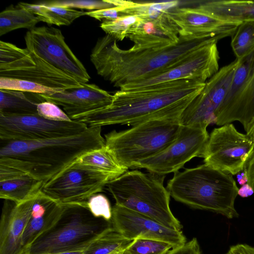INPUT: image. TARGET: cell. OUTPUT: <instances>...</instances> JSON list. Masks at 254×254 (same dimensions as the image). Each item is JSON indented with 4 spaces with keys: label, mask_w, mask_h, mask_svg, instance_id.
<instances>
[{
    "label": "cell",
    "mask_w": 254,
    "mask_h": 254,
    "mask_svg": "<svg viewBox=\"0 0 254 254\" xmlns=\"http://www.w3.org/2000/svg\"><path fill=\"white\" fill-rule=\"evenodd\" d=\"M205 83L183 79L135 90H119L109 106L71 119L88 127L115 124L132 126L160 119H180Z\"/></svg>",
    "instance_id": "cell-1"
},
{
    "label": "cell",
    "mask_w": 254,
    "mask_h": 254,
    "mask_svg": "<svg viewBox=\"0 0 254 254\" xmlns=\"http://www.w3.org/2000/svg\"><path fill=\"white\" fill-rule=\"evenodd\" d=\"M2 142L0 180L28 175L45 183L82 155L105 146L101 127L66 137Z\"/></svg>",
    "instance_id": "cell-2"
},
{
    "label": "cell",
    "mask_w": 254,
    "mask_h": 254,
    "mask_svg": "<svg viewBox=\"0 0 254 254\" xmlns=\"http://www.w3.org/2000/svg\"><path fill=\"white\" fill-rule=\"evenodd\" d=\"M175 45L160 49H121L117 40L106 34L98 39L90 54L97 73L114 87L157 74L196 49L218 37L181 36Z\"/></svg>",
    "instance_id": "cell-3"
},
{
    "label": "cell",
    "mask_w": 254,
    "mask_h": 254,
    "mask_svg": "<svg viewBox=\"0 0 254 254\" xmlns=\"http://www.w3.org/2000/svg\"><path fill=\"white\" fill-rule=\"evenodd\" d=\"M232 176L204 163L174 173L166 189L177 201L232 219L239 217L235 208L239 189Z\"/></svg>",
    "instance_id": "cell-4"
},
{
    "label": "cell",
    "mask_w": 254,
    "mask_h": 254,
    "mask_svg": "<svg viewBox=\"0 0 254 254\" xmlns=\"http://www.w3.org/2000/svg\"><path fill=\"white\" fill-rule=\"evenodd\" d=\"M165 176L137 170L127 171L106 185L116 204L147 216L174 229L183 226L170 207V195L163 185Z\"/></svg>",
    "instance_id": "cell-5"
},
{
    "label": "cell",
    "mask_w": 254,
    "mask_h": 254,
    "mask_svg": "<svg viewBox=\"0 0 254 254\" xmlns=\"http://www.w3.org/2000/svg\"><path fill=\"white\" fill-rule=\"evenodd\" d=\"M63 205L58 218L34 241L25 254L82 251L112 226L111 221L94 216L87 203Z\"/></svg>",
    "instance_id": "cell-6"
},
{
    "label": "cell",
    "mask_w": 254,
    "mask_h": 254,
    "mask_svg": "<svg viewBox=\"0 0 254 254\" xmlns=\"http://www.w3.org/2000/svg\"><path fill=\"white\" fill-rule=\"evenodd\" d=\"M181 126L178 119L147 121L128 129L105 134V146L121 165L134 168L140 162L170 145L177 137Z\"/></svg>",
    "instance_id": "cell-7"
},
{
    "label": "cell",
    "mask_w": 254,
    "mask_h": 254,
    "mask_svg": "<svg viewBox=\"0 0 254 254\" xmlns=\"http://www.w3.org/2000/svg\"><path fill=\"white\" fill-rule=\"evenodd\" d=\"M0 77L30 81L63 90L83 85L34 52L2 41H0Z\"/></svg>",
    "instance_id": "cell-8"
},
{
    "label": "cell",
    "mask_w": 254,
    "mask_h": 254,
    "mask_svg": "<svg viewBox=\"0 0 254 254\" xmlns=\"http://www.w3.org/2000/svg\"><path fill=\"white\" fill-rule=\"evenodd\" d=\"M111 180L106 174L72 163L45 183L41 191L61 204H83Z\"/></svg>",
    "instance_id": "cell-9"
},
{
    "label": "cell",
    "mask_w": 254,
    "mask_h": 254,
    "mask_svg": "<svg viewBox=\"0 0 254 254\" xmlns=\"http://www.w3.org/2000/svg\"><path fill=\"white\" fill-rule=\"evenodd\" d=\"M254 149V141L228 124L211 131L202 158L211 167L235 175L244 169Z\"/></svg>",
    "instance_id": "cell-10"
},
{
    "label": "cell",
    "mask_w": 254,
    "mask_h": 254,
    "mask_svg": "<svg viewBox=\"0 0 254 254\" xmlns=\"http://www.w3.org/2000/svg\"><path fill=\"white\" fill-rule=\"evenodd\" d=\"M218 40L196 49L161 72L153 76L128 83L120 90H135L159 83L183 79L205 83L219 70Z\"/></svg>",
    "instance_id": "cell-11"
},
{
    "label": "cell",
    "mask_w": 254,
    "mask_h": 254,
    "mask_svg": "<svg viewBox=\"0 0 254 254\" xmlns=\"http://www.w3.org/2000/svg\"><path fill=\"white\" fill-rule=\"evenodd\" d=\"M26 48L51 65L81 83L90 77L86 68L65 43L61 31L52 27H35L24 37Z\"/></svg>",
    "instance_id": "cell-12"
},
{
    "label": "cell",
    "mask_w": 254,
    "mask_h": 254,
    "mask_svg": "<svg viewBox=\"0 0 254 254\" xmlns=\"http://www.w3.org/2000/svg\"><path fill=\"white\" fill-rule=\"evenodd\" d=\"M88 127L80 122H58L46 119L38 114L10 115L0 113L1 141L35 140L72 136Z\"/></svg>",
    "instance_id": "cell-13"
},
{
    "label": "cell",
    "mask_w": 254,
    "mask_h": 254,
    "mask_svg": "<svg viewBox=\"0 0 254 254\" xmlns=\"http://www.w3.org/2000/svg\"><path fill=\"white\" fill-rule=\"evenodd\" d=\"M209 134L206 129L181 126L176 139L162 151L138 163L134 168L165 176L183 168L191 159L203 157Z\"/></svg>",
    "instance_id": "cell-14"
},
{
    "label": "cell",
    "mask_w": 254,
    "mask_h": 254,
    "mask_svg": "<svg viewBox=\"0 0 254 254\" xmlns=\"http://www.w3.org/2000/svg\"><path fill=\"white\" fill-rule=\"evenodd\" d=\"M236 59L222 67L206 82L203 89L180 118L182 126L206 129L215 124L216 113L228 92L239 64Z\"/></svg>",
    "instance_id": "cell-15"
},
{
    "label": "cell",
    "mask_w": 254,
    "mask_h": 254,
    "mask_svg": "<svg viewBox=\"0 0 254 254\" xmlns=\"http://www.w3.org/2000/svg\"><path fill=\"white\" fill-rule=\"evenodd\" d=\"M112 226L125 238L147 239L171 244L173 248L187 242L181 230L169 228L141 213L115 204L112 207Z\"/></svg>",
    "instance_id": "cell-16"
},
{
    "label": "cell",
    "mask_w": 254,
    "mask_h": 254,
    "mask_svg": "<svg viewBox=\"0 0 254 254\" xmlns=\"http://www.w3.org/2000/svg\"><path fill=\"white\" fill-rule=\"evenodd\" d=\"M169 15L179 28L181 36H232L241 23L221 20L197 7L177 6L169 10Z\"/></svg>",
    "instance_id": "cell-17"
},
{
    "label": "cell",
    "mask_w": 254,
    "mask_h": 254,
    "mask_svg": "<svg viewBox=\"0 0 254 254\" xmlns=\"http://www.w3.org/2000/svg\"><path fill=\"white\" fill-rule=\"evenodd\" d=\"M45 101L62 107L72 118L105 108L112 102L113 95L94 84L84 83L80 87L70 88L53 94H40Z\"/></svg>",
    "instance_id": "cell-18"
},
{
    "label": "cell",
    "mask_w": 254,
    "mask_h": 254,
    "mask_svg": "<svg viewBox=\"0 0 254 254\" xmlns=\"http://www.w3.org/2000/svg\"><path fill=\"white\" fill-rule=\"evenodd\" d=\"M36 195L19 204L4 200L0 221V254H24L23 235Z\"/></svg>",
    "instance_id": "cell-19"
},
{
    "label": "cell",
    "mask_w": 254,
    "mask_h": 254,
    "mask_svg": "<svg viewBox=\"0 0 254 254\" xmlns=\"http://www.w3.org/2000/svg\"><path fill=\"white\" fill-rule=\"evenodd\" d=\"M127 38L138 49H160L177 44L179 28L168 12L153 20H141L129 31Z\"/></svg>",
    "instance_id": "cell-20"
},
{
    "label": "cell",
    "mask_w": 254,
    "mask_h": 254,
    "mask_svg": "<svg viewBox=\"0 0 254 254\" xmlns=\"http://www.w3.org/2000/svg\"><path fill=\"white\" fill-rule=\"evenodd\" d=\"M63 206L41 190L39 192L33 202L23 235L24 254L34 241L58 218Z\"/></svg>",
    "instance_id": "cell-21"
},
{
    "label": "cell",
    "mask_w": 254,
    "mask_h": 254,
    "mask_svg": "<svg viewBox=\"0 0 254 254\" xmlns=\"http://www.w3.org/2000/svg\"><path fill=\"white\" fill-rule=\"evenodd\" d=\"M234 121H239L246 133L254 124V65L236 99L217 114L215 124L222 126Z\"/></svg>",
    "instance_id": "cell-22"
},
{
    "label": "cell",
    "mask_w": 254,
    "mask_h": 254,
    "mask_svg": "<svg viewBox=\"0 0 254 254\" xmlns=\"http://www.w3.org/2000/svg\"><path fill=\"white\" fill-rule=\"evenodd\" d=\"M221 20L242 23L254 21V1L213 0L200 1L196 6Z\"/></svg>",
    "instance_id": "cell-23"
},
{
    "label": "cell",
    "mask_w": 254,
    "mask_h": 254,
    "mask_svg": "<svg viewBox=\"0 0 254 254\" xmlns=\"http://www.w3.org/2000/svg\"><path fill=\"white\" fill-rule=\"evenodd\" d=\"M44 184L28 175L7 178L0 180V197L19 204L35 196Z\"/></svg>",
    "instance_id": "cell-24"
},
{
    "label": "cell",
    "mask_w": 254,
    "mask_h": 254,
    "mask_svg": "<svg viewBox=\"0 0 254 254\" xmlns=\"http://www.w3.org/2000/svg\"><path fill=\"white\" fill-rule=\"evenodd\" d=\"M0 113L37 114V105L45 101L40 94L0 89Z\"/></svg>",
    "instance_id": "cell-25"
},
{
    "label": "cell",
    "mask_w": 254,
    "mask_h": 254,
    "mask_svg": "<svg viewBox=\"0 0 254 254\" xmlns=\"http://www.w3.org/2000/svg\"><path fill=\"white\" fill-rule=\"evenodd\" d=\"M124 15L136 16L143 20H156L168 11L179 6L178 0L159 2H137L124 0H108Z\"/></svg>",
    "instance_id": "cell-26"
},
{
    "label": "cell",
    "mask_w": 254,
    "mask_h": 254,
    "mask_svg": "<svg viewBox=\"0 0 254 254\" xmlns=\"http://www.w3.org/2000/svg\"><path fill=\"white\" fill-rule=\"evenodd\" d=\"M19 7L25 8L35 14L41 21L57 26L68 25L86 12L75 9L38 4L19 2Z\"/></svg>",
    "instance_id": "cell-27"
},
{
    "label": "cell",
    "mask_w": 254,
    "mask_h": 254,
    "mask_svg": "<svg viewBox=\"0 0 254 254\" xmlns=\"http://www.w3.org/2000/svg\"><path fill=\"white\" fill-rule=\"evenodd\" d=\"M73 163L103 172L111 176L113 180L128 170L117 161L106 146L85 153Z\"/></svg>",
    "instance_id": "cell-28"
},
{
    "label": "cell",
    "mask_w": 254,
    "mask_h": 254,
    "mask_svg": "<svg viewBox=\"0 0 254 254\" xmlns=\"http://www.w3.org/2000/svg\"><path fill=\"white\" fill-rule=\"evenodd\" d=\"M133 241L125 238L112 226L92 242L83 251V254H110L123 252Z\"/></svg>",
    "instance_id": "cell-29"
},
{
    "label": "cell",
    "mask_w": 254,
    "mask_h": 254,
    "mask_svg": "<svg viewBox=\"0 0 254 254\" xmlns=\"http://www.w3.org/2000/svg\"><path fill=\"white\" fill-rule=\"evenodd\" d=\"M40 21L28 10L8 7L0 13V36L19 28L32 29Z\"/></svg>",
    "instance_id": "cell-30"
},
{
    "label": "cell",
    "mask_w": 254,
    "mask_h": 254,
    "mask_svg": "<svg viewBox=\"0 0 254 254\" xmlns=\"http://www.w3.org/2000/svg\"><path fill=\"white\" fill-rule=\"evenodd\" d=\"M231 45L236 59H241L254 49V21L242 22L232 36Z\"/></svg>",
    "instance_id": "cell-31"
},
{
    "label": "cell",
    "mask_w": 254,
    "mask_h": 254,
    "mask_svg": "<svg viewBox=\"0 0 254 254\" xmlns=\"http://www.w3.org/2000/svg\"><path fill=\"white\" fill-rule=\"evenodd\" d=\"M0 89L50 95L63 91L38 83L16 78L0 77Z\"/></svg>",
    "instance_id": "cell-32"
},
{
    "label": "cell",
    "mask_w": 254,
    "mask_h": 254,
    "mask_svg": "<svg viewBox=\"0 0 254 254\" xmlns=\"http://www.w3.org/2000/svg\"><path fill=\"white\" fill-rule=\"evenodd\" d=\"M140 18L133 15H125L116 19L106 21L101 23L100 27L117 41H123L130 29L141 21Z\"/></svg>",
    "instance_id": "cell-33"
},
{
    "label": "cell",
    "mask_w": 254,
    "mask_h": 254,
    "mask_svg": "<svg viewBox=\"0 0 254 254\" xmlns=\"http://www.w3.org/2000/svg\"><path fill=\"white\" fill-rule=\"evenodd\" d=\"M173 248L170 243L147 239L133 240L127 249L130 254H167Z\"/></svg>",
    "instance_id": "cell-34"
},
{
    "label": "cell",
    "mask_w": 254,
    "mask_h": 254,
    "mask_svg": "<svg viewBox=\"0 0 254 254\" xmlns=\"http://www.w3.org/2000/svg\"><path fill=\"white\" fill-rule=\"evenodd\" d=\"M41 3V2H40ZM41 3L48 6H55L97 10L109 8L115 6L108 0H53L43 1Z\"/></svg>",
    "instance_id": "cell-35"
},
{
    "label": "cell",
    "mask_w": 254,
    "mask_h": 254,
    "mask_svg": "<svg viewBox=\"0 0 254 254\" xmlns=\"http://www.w3.org/2000/svg\"><path fill=\"white\" fill-rule=\"evenodd\" d=\"M87 206L94 216L111 221L112 208L109 199L105 195L97 193L92 195L88 199Z\"/></svg>",
    "instance_id": "cell-36"
},
{
    "label": "cell",
    "mask_w": 254,
    "mask_h": 254,
    "mask_svg": "<svg viewBox=\"0 0 254 254\" xmlns=\"http://www.w3.org/2000/svg\"><path fill=\"white\" fill-rule=\"evenodd\" d=\"M37 111L39 116L47 120L58 122H69L72 120L58 105L49 101L39 103Z\"/></svg>",
    "instance_id": "cell-37"
},
{
    "label": "cell",
    "mask_w": 254,
    "mask_h": 254,
    "mask_svg": "<svg viewBox=\"0 0 254 254\" xmlns=\"http://www.w3.org/2000/svg\"><path fill=\"white\" fill-rule=\"evenodd\" d=\"M86 15L93 17L102 22L116 19L124 15L116 6L97 10L86 11Z\"/></svg>",
    "instance_id": "cell-38"
},
{
    "label": "cell",
    "mask_w": 254,
    "mask_h": 254,
    "mask_svg": "<svg viewBox=\"0 0 254 254\" xmlns=\"http://www.w3.org/2000/svg\"><path fill=\"white\" fill-rule=\"evenodd\" d=\"M167 254H202L199 245L195 238L182 246L170 250Z\"/></svg>",
    "instance_id": "cell-39"
},
{
    "label": "cell",
    "mask_w": 254,
    "mask_h": 254,
    "mask_svg": "<svg viewBox=\"0 0 254 254\" xmlns=\"http://www.w3.org/2000/svg\"><path fill=\"white\" fill-rule=\"evenodd\" d=\"M225 254H254V247L246 244L232 246Z\"/></svg>",
    "instance_id": "cell-40"
},
{
    "label": "cell",
    "mask_w": 254,
    "mask_h": 254,
    "mask_svg": "<svg viewBox=\"0 0 254 254\" xmlns=\"http://www.w3.org/2000/svg\"><path fill=\"white\" fill-rule=\"evenodd\" d=\"M244 170L247 174V184L251 187L254 192V149L246 164Z\"/></svg>",
    "instance_id": "cell-41"
},
{
    "label": "cell",
    "mask_w": 254,
    "mask_h": 254,
    "mask_svg": "<svg viewBox=\"0 0 254 254\" xmlns=\"http://www.w3.org/2000/svg\"><path fill=\"white\" fill-rule=\"evenodd\" d=\"M254 193L253 189L247 183L243 185L238 190V195L243 197H246Z\"/></svg>",
    "instance_id": "cell-42"
},
{
    "label": "cell",
    "mask_w": 254,
    "mask_h": 254,
    "mask_svg": "<svg viewBox=\"0 0 254 254\" xmlns=\"http://www.w3.org/2000/svg\"><path fill=\"white\" fill-rule=\"evenodd\" d=\"M237 175L238 181L240 185L243 186L248 183L247 174L244 169Z\"/></svg>",
    "instance_id": "cell-43"
},
{
    "label": "cell",
    "mask_w": 254,
    "mask_h": 254,
    "mask_svg": "<svg viewBox=\"0 0 254 254\" xmlns=\"http://www.w3.org/2000/svg\"><path fill=\"white\" fill-rule=\"evenodd\" d=\"M249 137L254 141V124L250 130V131L246 133Z\"/></svg>",
    "instance_id": "cell-44"
},
{
    "label": "cell",
    "mask_w": 254,
    "mask_h": 254,
    "mask_svg": "<svg viewBox=\"0 0 254 254\" xmlns=\"http://www.w3.org/2000/svg\"><path fill=\"white\" fill-rule=\"evenodd\" d=\"M83 254V251H82L58 253V254Z\"/></svg>",
    "instance_id": "cell-45"
},
{
    "label": "cell",
    "mask_w": 254,
    "mask_h": 254,
    "mask_svg": "<svg viewBox=\"0 0 254 254\" xmlns=\"http://www.w3.org/2000/svg\"><path fill=\"white\" fill-rule=\"evenodd\" d=\"M124 251H123V252H115V253H112V254H123V252Z\"/></svg>",
    "instance_id": "cell-46"
},
{
    "label": "cell",
    "mask_w": 254,
    "mask_h": 254,
    "mask_svg": "<svg viewBox=\"0 0 254 254\" xmlns=\"http://www.w3.org/2000/svg\"><path fill=\"white\" fill-rule=\"evenodd\" d=\"M123 254H130V253H129L128 251H127L126 250H125V251L123 252Z\"/></svg>",
    "instance_id": "cell-47"
}]
</instances>
